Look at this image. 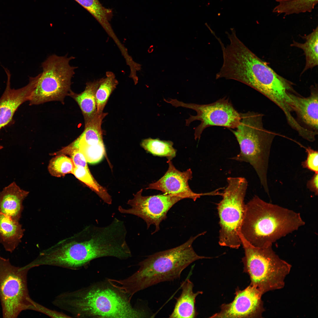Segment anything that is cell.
<instances>
[{
  "mask_svg": "<svg viewBox=\"0 0 318 318\" xmlns=\"http://www.w3.org/2000/svg\"><path fill=\"white\" fill-rule=\"evenodd\" d=\"M34 311L44 314L52 318L72 317L63 312L48 309L37 302Z\"/></svg>",
  "mask_w": 318,
  "mask_h": 318,
  "instance_id": "obj_30",
  "label": "cell"
},
{
  "mask_svg": "<svg viewBox=\"0 0 318 318\" xmlns=\"http://www.w3.org/2000/svg\"><path fill=\"white\" fill-rule=\"evenodd\" d=\"M24 231L19 221L0 213V243L6 250L12 252L21 242Z\"/></svg>",
  "mask_w": 318,
  "mask_h": 318,
  "instance_id": "obj_20",
  "label": "cell"
},
{
  "mask_svg": "<svg viewBox=\"0 0 318 318\" xmlns=\"http://www.w3.org/2000/svg\"><path fill=\"white\" fill-rule=\"evenodd\" d=\"M204 234L203 232L192 236L179 246L148 256L139 263L138 269L131 276L123 279H110V284L130 300L139 291L180 278L183 271L194 261L210 258L198 255L192 246L197 238Z\"/></svg>",
  "mask_w": 318,
  "mask_h": 318,
  "instance_id": "obj_3",
  "label": "cell"
},
{
  "mask_svg": "<svg viewBox=\"0 0 318 318\" xmlns=\"http://www.w3.org/2000/svg\"><path fill=\"white\" fill-rule=\"evenodd\" d=\"M140 144L145 150L153 155L165 157L168 160H171L176 155V150L173 147V142L170 141L149 138L143 140Z\"/></svg>",
  "mask_w": 318,
  "mask_h": 318,
  "instance_id": "obj_25",
  "label": "cell"
},
{
  "mask_svg": "<svg viewBox=\"0 0 318 318\" xmlns=\"http://www.w3.org/2000/svg\"><path fill=\"white\" fill-rule=\"evenodd\" d=\"M315 85L310 87V95L307 97L298 96L294 91L289 96L292 100L293 111L299 118L312 130H318V90Z\"/></svg>",
  "mask_w": 318,
  "mask_h": 318,
  "instance_id": "obj_16",
  "label": "cell"
},
{
  "mask_svg": "<svg viewBox=\"0 0 318 318\" xmlns=\"http://www.w3.org/2000/svg\"><path fill=\"white\" fill-rule=\"evenodd\" d=\"M29 193L14 181L4 187L0 192V213L19 221L24 209L23 202Z\"/></svg>",
  "mask_w": 318,
  "mask_h": 318,
  "instance_id": "obj_17",
  "label": "cell"
},
{
  "mask_svg": "<svg viewBox=\"0 0 318 318\" xmlns=\"http://www.w3.org/2000/svg\"><path fill=\"white\" fill-rule=\"evenodd\" d=\"M70 145L78 149L84 155L87 163L90 164L99 163L105 155V150L103 142L96 145H89L78 143L74 141Z\"/></svg>",
  "mask_w": 318,
  "mask_h": 318,
  "instance_id": "obj_27",
  "label": "cell"
},
{
  "mask_svg": "<svg viewBox=\"0 0 318 318\" xmlns=\"http://www.w3.org/2000/svg\"><path fill=\"white\" fill-rule=\"evenodd\" d=\"M109 284H94L62 293L54 298L52 304L70 313L72 317H147L144 310L132 306L126 295Z\"/></svg>",
  "mask_w": 318,
  "mask_h": 318,
  "instance_id": "obj_2",
  "label": "cell"
},
{
  "mask_svg": "<svg viewBox=\"0 0 318 318\" xmlns=\"http://www.w3.org/2000/svg\"><path fill=\"white\" fill-rule=\"evenodd\" d=\"M193 283L188 278L183 281L181 284L182 292L178 298L170 318H195L197 313L195 307L196 299L199 294L203 293L198 291L194 293Z\"/></svg>",
  "mask_w": 318,
  "mask_h": 318,
  "instance_id": "obj_18",
  "label": "cell"
},
{
  "mask_svg": "<svg viewBox=\"0 0 318 318\" xmlns=\"http://www.w3.org/2000/svg\"><path fill=\"white\" fill-rule=\"evenodd\" d=\"M6 89L0 98V130L8 124L18 107L24 102L29 101L40 75L29 78L28 84L21 88L11 89L10 87L11 74L7 69Z\"/></svg>",
  "mask_w": 318,
  "mask_h": 318,
  "instance_id": "obj_15",
  "label": "cell"
},
{
  "mask_svg": "<svg viewBox=\"0 0 318 318\" xmlns=\"http://www.w3.org/2000/svg\"><path fill=\"white\" fill-rule=\"evenodd\" d=\"M240 114V123L236 130L229 129L240 149L239 153L231 159L251 165L264 191L268 193L267 173L270 149L275 134L264 127L262 114L250 111Z\"/></svg>",
  "mask_w": 318,
  "mask_h": 318,
  "instance_id": "obj_5",
  "label": "cell"
},
{
  "mask_svg": "<svg viewBox=\"0 0 318 318\" xmlns=\"http://www.w3.org/2000/svg\"><path fill=\"white\" fill-rule=\"evenodd\" d=\"M118 83L115 74L111 71H107L106 76L102 78L96 92L97 113L103 112L104 109L112 93Z\"/></svg>",
  "mask_w": 318,
  "mask_h": 318,
  "instance_id": "obj_23",
  "label": "cell"
},
{
  "mask_svg": "<svg viewBox=\"0 0 318 318\" xmlns=\"http://www.w3.org/2000/svg\"><path fill=\"white\" fill-rule=\"evenodd\" d=\"M233 300L223 304L220 312L211 318H261L264 311L262 294L250 284L243 290H236Z\"/></svg>",
  "mask_w": 318,
  "mask_h": 318,
  "instance_id": "obj_13",
  "label": "cell"
},
{
  "mask_svg": "<svg viewBox=\"0 0 318 318\" xmlns=\"http://www.w3.org/2000/svg\"><path fill=\"white\" fill-rule=\"evenodd\" d=\"M55 154L69 155L75 166L88 168L87 163L83 154L78 149L73 147L70 144Z\"/></svg>",
  "mask_w": 318,
  "mask_h": 318,
  "instance_id": "obj_28",
  "label": "cell"
},
{
  "mask_svg": "<svg viewBox=\"0 0 318 318\" xmlns=\"http://www.w3.org/2000/svg\"><path fill=\"white\" fill-rule=\"evenodd\" d=\"M164 100L175 107L190 109L196 112V115H190L186 120V125L188 126L194 121H201V123L195 129L196 140H199L204 130L209 127L219 126L233 129L236 128L240 123V113L235 109L228 99L226 98L211 103L202 105L185 103L175 99Z\"/></svg>",
  "mask_w": 318,
  "mask_h": 318,
  "instance_id": "obj_11",
  "label": "cell"
},
{
  "mask_svg": "<svg viewBox=\"0 0 318 318\" xmlns=\"http://www.w3.org/2000/svg\"><path fill=\"white\" fill-rule=\"evenodd\" d=\"M223 63L218 78L234 80L258 91L278 106L286 117L291 114L289 92L292 83L278 74L238 38L232 40L222 51Z\"/></svg>",
  "mask_w": 318,
  "mask_h": 318,
  "instance_id": "obj_1",
  "label": "cell"
},
{
  "mask_svg": "<svg viewBox=\"0 0 318 318\" xmlns=\"http://www.w3.org/2000/svg\"><path fill=\"white\" fill-rule=\"evenodd\" d=\"M99 257L95 244L82 231L75 237L61 241L42 251L28 264L31 269L47 265L75 270Z\"/></svg>",
  "mask_w": 318,
  "mask_h": 318,
  "instance_id": "obj_9",
  "label": "cell"
},
{
  "mask_svg": "<svg viewBox=\"0 0 318 318\" xmlns=\"http://www.w3.org/2000/svg\"><path fill=\"white\" fill-rule=\"evenodd\" d=\"M26 266H13L9 259L0 256V299L3 317L16 318L23 311H34L36 302L30 297Z\"/></svg>",
  "mask_w": 318,
  "mask_h": 318,
  "instance_id": "obj_10",
  "label": "cell"
},
{
  "mask_svg": "<svg viewBox=\"0 0 318 318\" xmlns=\"http://www.w3.org/2000/svg\"><path fill=\"white\" fill-rule=\"evenodd\" d=\"M74 58L53 54L42 62V72L30 96V105L56 101L64 104L65 97L72 91L71 80L76 67L69 62Z\"/></svg>",
  "mask_w": 318,
  "mask_h": 318,
  "instance_id": "obj_8",
  "label": "cell"
},
{
  "mask_svg": "<svg viewBox=\"0 0 318 318\" xmlns=\"http://www.w3.org/2000/svg\"><path fill=\"white\" fill-rule=\"evenodd\" d=\"M318 26L310 34L301 36L305 40L304 43H301L294 40L291 44L292 47H295L302 49L305 56L306 63L305 67L301 75L309 69H312L318 64Z\"/></svg>",
  "mask_w": 318,
  "mask_h": 318,
  "instance_id": "obj_21",
  "label": "cell"
},
{
  "mask_svg": "<svg viewBox=\"0 0 318 318\" xmlns=\"http://www.w3.org/2000/svg\"><path fill=\"white\" fill-rule=\"evenodd\" d=\"M307 159L302 163V165L314 173H318V152L310 147L306 149Z\"/></svg>",
  "mask_w": 318,
  "mask_h": 318,
  "instance_id": "obj_29",
  "label": "cell"
},
{
  "mask_svg": "<svg viewBox=\"0 0 318 318\" xmlns=\"http://www.w3.org/2000/svg\"><path fill=\"white\" fill-rule=\"evenodd\" d=\"M278 4L272 12L286 16L311 12L318 3V0H275Z\"/></svg>",
  "mask_w": 318,
  "mask_h": 318,
  "instance_id": "obj_22",
  "label": "cell"
},
{
  "mask_svg": "<svg viewBox=\"0 0 318 318\" xmlns=\"http://www.w3.org/2000/svg\"><path fill=\"white\" fill-rule=\"evenodd\" d=\"M168 168L164 175L156 182L148 185L147 189L160 191L165 194L171 195L184 198H190L195 201L203 196H221L219 191L220 188L204 193L194 192L190 188L188 181L193 177L190 169L184 172L176 169L172 162L168 160Z\"/></svg>",
  "mask_w": 318,
  "mask_h": 318,
  "instance_id": "obj_14",
  "label": "cell"
},
{
  "mask_svg": "<svg viewBox=\"0 0 318 318\" xmlns=\"http://www.w3.org/2000/svg\"><path fill=\"white\" fill-rule=\"evenodd\" d=\"M72 174L95 192L104 202L108 204H111L112 199L111 196L106 189L95 179L89 168L75 166Z\"/></svg>",
  "mask_w": 318,
  "mask_h": 318,
  "instance_id": "obj_24",
  "label": "cell"
},
{
  "mask_svg": "<svg viewBox=\"0 0 318 318\" xmlns=\"http://www.w3.org/2000/svg\"><path fill=\"white\" fill-rule=\"evenodd\" d=\"M305 224L299 213L255 196L245 204L240 233L253 246L266 247Z\"/></svg>",
  "mask_w": 318,
  "mask_h": 318,
  "instance_id": "obj_4",
  "label": "cell"
},
{
  "mask_svg": "<svg viewBox=\"0 0 318 318\" xmlns=\"http://www.w3.org/2000/svg\"><path fill=\"white\" fill-rule=\"evenodd\" d=\"M307 188L316 196L318 194V173H315L307 182Z\"/></svg>",
  "mask_w": 318,
  "mask_h": 318,
  "instance_id": "obj_31",
  "label": "cell"
},
{
  "mask_svg": "<svg viewBox=\"0 0 318 318\" xmlns=\"http://www.w3.org/2000/svg\"><path fill=\"white\" fill-rule=\"evenodd\" d=\"M222 200L217 203L220 229L218 243L238 249L241 244L240 231L245 211L244 199L248 182L243 177H229Z\"/></svg>",
  "mask_w": 318,
  "mask_h": 318,
  "instance_id": "obj_7",
  "label": "cell"
},
{
  "mask_svg": "<svg viewBox=\"0 0 318 318\" xmlns=\"http://www.w3.org/2000/svg\"><path fill=\"white\" fill-rule=\"evenodd\" d=\"M240 237L245 252L242 259L244 271L250 276V284L262 295L269 291L283 288L291 265L281 259L272 246L255 247L249 243L241 233Z\"/></svg>",
  "mask_w": 318,
  "mask_h": 318,
  "instance_id": "obj_6",
  "label": "cell"
},
{
  "mask_svg": "<svg viewBox=\"0 0 318 318\" xmlns=\"http://www.w3.org/2000/svg\"><path fill=\"white\" fill-rule=\"evenodd\" d=\"M3 148V147L2 145H0V150L2 149Z\"/></svg>",
  "mask_w": 318,
  "mask_h": 318,
  "instance_id": "obj_32",
  "label": "cell"
},
{
  "mask_svg": "<svg viewBox=\"0 0 318 318\" xmlns=\"http://www.w3.org/2000/svg\"><path fill=\"white\" fill-rule=\"evenodd\" d=\"M75 166L71 158L62 154L57 155L49 161L48 169L52 176L57 177L72 174Z\"/></svg>",
  "mask_w": 318,
  "mask_h": 318,
  "instance_id": "obj_26",
  "label": "cell"
},
{
  "mask_svg": "<svg viewBox=\"0 0 318 318\" xmlns=\"http://www.w3.org/2000/svg\"><path fill=\"white\" fill-rule=\"evenodd\" d=\"M102 78L87 82L84 90L80 93L72 91L69 96L77 103L82 112L85 124L91 120L97 113L96 92Z\"/></svg>",
  "mask_w": 318,
  "mask_h": 318,
  "instance_id": "obj_19",
  "label": "cell"
},
{
  "mask_svg": "<svg viewBox=\"0 0 318 318\" xmlns=\"http://www.w3.org/2000/svg\"><path fill=\"white\" fill-rule=\"evenodd\" d=\"M143 189L136 194L133 198L129 200L127 204L131 208L125 209L121 206L118 208L122 213L135 215L143 219L146 222L147 229L152 224L155 227L153 234L160 229V224L167 218V214L170 208L178 201L183 199L177 196L168 194L143 196Z\"/></svg>",
  "mask_w": 318,
  "mask_h": 318,
  "instance_id": "obj_12",
  "label": "cell"
}]
</instances>
